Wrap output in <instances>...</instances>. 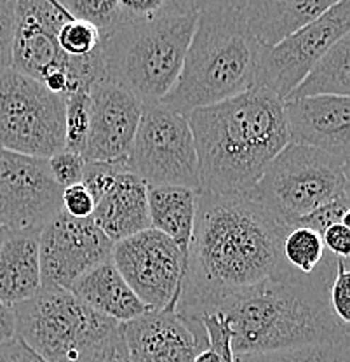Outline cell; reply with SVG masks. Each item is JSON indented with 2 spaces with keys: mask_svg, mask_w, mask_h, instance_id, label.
Here are the masks:
<instances>
[{
  "mask_svg": "<svg viewBox=\"0 0 350 362\" xmlns=\"http://www.w3.org/2000/svg\"><path fill=\"white\" fill-rule=\"evenodd\" d=\"M340 0H247L243 9L247 28L265 45L281 42Z\"/></svg>",
  "mask_w": 350,
  "mask_h": 362,
  "instance_id": "cell-20",
  "label": "cell"
},
{
  "mask_svg": "<svg viewBox=\"0 0 350 362\" xmlns=\"http://www.w3.org/2000/svg\"><path fill=\"white\" fill-rule=\"evenodd\" d=\"M0 148L42 158L65 150V98L13 68L0 71Z\"/></svg>",
  "mask_w": 350,
  "mask_h": 362,
  "instance_id": "cell-8",
  "label": "cell"
},
{
  "mask_svg": "<svg viewBox=\"0 0 350 362\" xmlns=\"http://www.w3.org/2000/svg\"><path fill=\"white\" fill-rule=\"evenodd\" d=\"M334 272L337 256L326 251L314 274L286 265L214 307L231 324L233 354L276 352L347 338L349 324L334 315L329 303Z\"/></svg>",
  "mask_w": 350,
  "mask_h": 362,
  "instance_id": "cell-2",
  "label": "cell"
},
{
  "mask_svg": "<svg viewBox=\"0 0 350 362\" xmlns=\"http://www.w3.org/2000/svg\"><path fill=\"white\" fill-rule=\"evenodd\" d=\"M59 47L70 58H84L93 54L101 44V32L89 21L70 18L56 33Z\"/></svg>",
  "mask_w": 350,
  "mask_h": 362,
  "instance_id": "cell-29",
  "label": "cell"
},
{
  "mask_svg": "<svg viewBox=\"0 0 350 362\" xmlns=\"http://www.w3.org/2000/svg\"><path fill=\"white\" fill-rule=\"evenodd\" d=\"M62 195L47 158L0 148V225L7 232H42L63 209Z\"/></svg>",
  "mask_w": 350,
  "mask_h": 362,
  "instance_id": "cell-13",
  "label": "cell"
},
{
  "mask_svg": "<svg viewBox=\"0 0 350 362\" xmlns=\"http://www.w3.org/2000/svg\"><path fill=\"white\" fill-rule=\"evenodd\" d=\"M91 218L114 244L150 228L146 183L129 171L127 162L114 183L94 201Z\"/></svg>",
  "mask_w": 350,
  "mask_h": 362,
  "instance_id": "cell-18",
  "label": "cell"
},
{
  "mask_svg": "<svg viewBox=\"0 0 350 362\" xmlns=\"http://www.w3.org/2000/svg\"><path fill=\"white\" fill-rule=\"evenodd\" d=\"M89 89H77L65 96V150L82 153L89 131Z\"/></svg>",
  "mask_w": 350,
  "mask_h": 362,
  "instance_id": "cell-27",
  "label": "cell"
},
{
  "mask_svg": "<svg viewBox=\"0 0 350 362\" xmlns=\"http://www.w3.org/2000/svg\"><path fill=\"white\" fill-rule=\"evenodd\" d=\"M310 96H350V35L327 49L288 100Z\"/></svg>",
  "mask_w": 350,
  "mask_h": 362,
  "instance_id": "cell-23",
  "label": "cell"
},
{
  "mask_svg": "<svg viewBox=\"0 0 350 362\" xmlns=\"http://www.w3.org/2000/svg\"><path fill=\"white\" fill-rule=\"evenodd\" d=\"M233 362H350V338L276 352L237 354Z\"/></svg>",
  "mask_w": 350,
  "mask_h": 362,
  "instance_id": "cell-24",
  "label": "cell"
},
{
  "mask_svg": "<svg viewBox=\"0 0 350 362\" xmlns=\"http://www.w3.org/2000/svg\"><path fill=\"white\" fill-rule=\"evenodd\" d=\"M282 256L291 269L305 275L314 274L326 256L322 237L307 226H293L282 243Z\"/></svg>",
  "mask_w": 350,
  "mask_h": 362,
  "instance_id": "cell-25",
  "label": "cell"
},
{
  "mask_svg": "<svg viewBox=\"0 0 350 362\" xmlns=\"http://www.w3.org/2000/svg\"><path fill=\"white\" fill-rule=\"evenodd\" d=\"M62 362H131L122 324L86 341Z\"/></svg>",
  "mask_w": 350,
  "mask_h": 362,
  "instance_id": "cell-26",
  "label": "cell"
},
{
  "mask_svg": "<svg viewBox=\"0 0 350 362\" xmlns=\"http://www.w3.org/2000/svg\"><path fill=\"white\" fill-rule=\"evenodd\" d=\"M199 192L171 185H146L150 228L159 230L180 247L185 265L194 233Z\"/></svg>",
  "mask_w": 350,
  "mask_h": 362,
  "instance_id": "cell-22",
  "label": "cell"
},
{
  "mask_svg": "<svg viewBox=\"0 0 350 362\" xmlns=\"http://www.w3.org/2000/svg\"><path fill=\"white\" fill-rule=\"evenodd\" d=\"M69 291L86 307L120 324L148 312L115 269L112 259L82 274L77 281L71 282Z\"/></svg>",
  "mask_w": 350,
  "mask_h": 362,
  "instance_id": "cell-19",
  "label": "cell"
},
{
  "mask_svg": "<svg viewBox=\"0 0 350 362\" xmlns=\"http://www.w3.org/2000/svg\"><path fill=\"white\" fill-rule=\"evenodd\" d=\"M16 337V320L13 307L0 301V345Z\"/></svg>",
  "mask_w": 350,
  "mask_h": 362,
  "instance_id": "cell-39",
  "label": "cell"
},
{
  "mask_svg": "<svg viewBox=\"0 0 350 362\" xmlns=\"http://www.w3.org/2000/svg\"><path fill=\"white\" fill-rule=\"evenodd\" d=\"M16 337L47 362H62L89 339L119 326L86 307L69 289L42 284L28 300L14 305Z\"/></svg>",
  "mask_w": 350,
  "mask_h": 362,
  "instance_id": "cell-7",
  "label": "cell"
},
{
  "mask_svg": "<svg viewBox=\"0 0 350 362\" xmlns=\"http://www.w3.org/2000/svg\"><path fill=\"white\" fill-rule=\"evenodd\" d=\"M194 362H221V359L213 352V350L206 349V350H201V352L195 356Z\"/></svg>",
  "mask_w": 350,
  "mask_h": 362,
  "instance_id": "cell-40",
  "label": "cell"
},
{
  "mask_svg": "<svg viewBox=\"0 0 350 362\" xmlns=\"http://www.w3.org/2000/svg\"><path fill=\"white\" fill-rule=\"evenodd\" d=\"M91 115L82 157L88 162H117L129 156L140 124L143 101L110 81L89 89Z\"/></svg>",
  "mask_w": 350,
  "mask_h": 362,
  "instance_id": "cell-15",
  "label": "cell"
},
{
  "mask_svg": "<svg viewBox=\"0 0 350 362\" xmlns=\"http://www.w3.org/2000/svg\"><path fill=\"white\" fill-rule=\"evenodd\" d=\"M70 18L56 0H18L11 68L39 82L52 71H66L77 89L103 81L100 47L84 58H70L59 47L56 33Z\"/></svg>",
  "mask_w": 350,
  "mask_h": 362,
  "instance_id": "cell-10",
  "label": "cell"
},
{
  "mask_svg": "<svg viewBox=\"0 0 350 362\" xmlns=\"http://www.w3.org/2000/svg\"><path fill=\"white\" fill-rule=\"evenodd\" d=\"M114 243L93 218H71L59 211L39 235L42 284L69 289L82 274L112 259Z\"/></svg>",
  "mask_w": 350,
  "mask_h": 362,
  "instance_id": "cell-14",
  "label": "cell"
},
{
  "mask_svg": "<svg viewBox=\"0 0 350 362\" xmlns=\"http://www.w3.org/2000/svg\"><path fill=\"white\" fill-rule=\"evenodd\" d=\"M47 164L52 173V178L56 180V183H58L63 190L71 187V185L82 183V180H84L86 158L82 157V153L70 152V150H62V152L49 157Z\"/></svg>",
  "mask_w": 350,
  "mask_h": 362,
  "instance_id": "cell-32",
  "label": "cell"
},
{
  "mask_svg": "<svg viewBox=\"0 0 350 362\" xmlns=\"http://www.w3.org/2000/svg\"><path fill=\"white\" fill-rule=\"evenodd\" d=\"M349 195H342V197L334 199V201L322 204L321 207H317V209L312 211L310 214L302 218L295 226H307V228L314 230L315 233H319V235L322 237V233H325L329 226L337 223L349 225Z\"/></svg>",
  "mask_w": 350,
  "mask_h": 362,
  "instance_id": "cell-31",
  "label": "cell"
},
{
  "mask_svg": "<svg viewBox=\"0 0 350 362\" xmlns=\"http://www.w3.org/2000/svg\"><path fill=\"white\" fill-rule=\"evenodd\" d=\"M127 168L146 185H171L201 190L194 134L182 113L165 105L143 103Z\"/></svg>",
  "mask_w": 350,
  "mask_h": 362,
  "instance_id": "cell-9",
  "label": "cell"
},
{
  "mask_svg": "<svg viewBox=\"0 0 350 362\" xmlns=\"http://www.w3.org/2000/svg\"><path fill=\"white\" fill-rule=\"evenodd\" d=\"M6 235H7V230L4 228L2 225H0V244L4 243V239H6Z\"/></svg>",
  "mask_w": 350,
  "mask_h": 362,
  "instance_id": "cell-41",
  "label": "cell"
},
{
  "mask_svg": "<svg viewBox=\"0 0 350 362\" xmlns=\"http://www.w3.org/2000/svg\"><path fill=\"white\" fill-rule=\"evenodd\" d=\"M62 207L71 218H89L94 211V199L82 183L71 185L63 190Z\"/></svg>",
  "mask_w": 350,
  "mask_h": 362,
  "instance_id": "cell-35",
  "label": "cell"
},
{
  "mask_svg": "<svg viewBox=\"0 0 350 362\" xmlns=\"http://www.w3.org/2000/svg\"><path fill=\"white\" fill-rule=\"evenodd\" d=\"M112 262L148 310H175L185 258L168 235L146 228L126 237L114 244Z\"/></svg>",
  "mask_w": 350,
  "mask_h": 362,
  "instance_id": "cell-12",
  "label": "cell"
},
{
  "mask_svg": "<svg viewBox=\"0 0 350 362\" xmlns=\"http://www.w3.org/2000/svg\"><path fill=\"white\" fill-rule=\"evenodd\" d=\"M259 45L243 11L199 13L178 81L161 103L188 115L253 89Z\"/></svg>",
  "mask_w": 350,
  "mask_h": 362,
  "instance_id": "cell-4",
  "label": "cell"
},
{
  "mask_svg": "<svg viewBox=\"0 0 350 362\" xmlns=\"http://www.w3.org/2000/svg\"><path fill=\"white\" fill-rule=\"evenodd\" d=\"M250 195L293 228L322 204L349 195V164L322 150L288 143Z\"/></svg>",
  "mask_w": 350,
  "mask_h": 362,
  "instance_id": "cell-6",
  "label": "cell"
},
{
  "mask_svg": "<svg viewBox=\"0 0 350 362\" xmlns=\"http://www.w3.org/2000/svg\"><path fill=\"white\" fill-rule=\"evenodd\" d=\"M247 0H185L187 7L197 13H227L243 11Z\"/></svg>",
  "mask_w": 350,
  "mask_h": 362,
  "instance_id": "cell-38",
  "label": "cell"
},
{
  "mask_svg": "<svg viewBox=\"0 0 350 362\" xmlns=\"http://www.w3.org/2000/svg\"><path fill=\"white\" fill-rule=\"evenodd\" d=\"M18 0H0V71L13 65Z\"/></svg>",
  "mask_w": 350,
  "mask_h": 362,
  "instance_id": "cell-34",
  "label": "cell"
},
{
  "mask_svg": "<svg viewBox=\"0 0 350 362\" xmlns=\"http://www.w3.org/2000/svg\"><path fill=\"white\" fill-rule=\"evenodd\" d=\"M40 232H7L0 244V301L9 307L28 300L42 286Z\"/></svg>",
  "mask_w": 350,
  "mask_h": 362,
  "instance_id": "cell-21",
  "label": "cell"
},
{
  "mask_svg": "<svg viewBox=\"0 0 350 362\" xmlns=\"http://www.w3.org/2000/svg\"><path fill=\"white\" fill-rule=\"evenodd\" d=\"M322 243L327 252L337 258L350 256V226L347 223H337L322 233Z\"/></svg>",
  "mask_w": 350,
  "mask_h": 362,
  "instance_id": "cell-36",
  "label": "cell"
},
{
  "mask_svg": "<svg viewBox=\"0 0 350 362\" xmlns=\"http://www.w3.org/2000/svg\"><path fill=\"white\" fill-rule=\"evenodd\" d=\"M349 258H337V272L329 286V303L334 315L344 324L350 322V272Z\"/></svg>",
  "mask_w": 350,
  "mask_h": 362,
  "instance_id": "cell-33",
  "label": "cell"
},
{
  "mask_svg": "<svg viewBox=\"0 0 350 362\" xmlns=\"http://www.w3.org/2000/svg\"><path fill=\"white\" fill-rule=\"evenodd\" d=\"M0 362H47L42 356L30 349L20 337L11 338L0 345Z\"/></svg>",
  "mask_w": 350,
  "mask_h": 362,
  "instance_id": "cell-37",
  "label": "cell"
},
{
  "mask_svg": "<svg viewBox=\"0 0 350 362\" xmlns=\"http://www.w3.org/2000/svg\"><path fill=\"white\" fill-rule=\"evenodd\" d=\"M197 20V11L188 9L153 20L120 21L101 35L103 81L122 86L143 103L163 101L178 81Z\"/></svg>",
  "mask_w": 350,
  "mask_h": 362,
  "instance_id": "cell-5",
  "label": "cell"
},
{
  "mask_svg": "<svg viewBox=\"0 0 350 362\" xmlns=\"http://www.w3.org/2000/svg\"><path fill=\"white\" fill-rule=\"evenodd\" d=\"M289 226L250 194L199 192L194 233L175 310L195 337L199 317L255 288L288 263L282 243Z\"/></svg>",
  "mask_w": 350,
  "mask_h": 362,
  "instance_id": "cell-1",
  "label": "cell"
},
{
  "mask_svg": "<svg viewBox=\"0 0 350 362\" xmlns=\"http://www.w3.org/2000/svg\"><path fill=\"white\" fill-rule=\"evenodd\" d=\"M185 117L197 150L201 190L211 194H250L289 143L284 101L258 88Z\"/></svg>",
  "mask_w": 350,
  "mask_h": 362,
  "instance_id": "cell-3",
  "label": "cell"
},
{
  "mask_svg": "<svg viewBox=\"0 0 350 362\" xmlns=\"http://www.w3.org/2000/svg\"><path fill=\"white\" fill-rule=\"evenodd\" d=\"M75 20L89 21L101 35L114 30L120 23L119 0H56Z\"/></svg>",
  "mask_w": 350,
  "mask_h": 362,
  "instance_id": "cell-28",
  "label": "cell"
},
{
  "mask_svg": "<svg viewBox=\"0 0 350 362\" xmlns=\"http://www.w3.org/2000/svg\"><path fill=\"white\" fill-rule=\"evenodd\" d=\"M289 143L322 150L349 164L350 96H310L284 101Z\"/></svg>",
  "mask_w": 350,
  "mask_h": 362,
  "instance_id": "cell-16",
  "label": "cell"
},
{
  "mask_svg": "<svg viewBox=\"0 0 350 362\" xmlns=\"http://www.w3.org/2000/svg\"><path fill=\"white\" fill-rule=\"evenodd\" d=\"M122 333L131 362H194L201 352L195 334L173 308L127 320Z\"/></svg>",
  "mask_w": 350,
  "mask_h": 362,
  "instance_id": "cell-17",
  "label": "cell"
},
{
  "mask_svg": "<svg viewBox=\"0 0 350 362\" xmlns=\"http://www.w3.org/2000/svg\"><path fill=\"white\" fill-rule=\"evenodd\" d=\"M120 21H143L188 11L185 0H119ZM194 11V9H192Z\"/></svg>",
  "mask_w": 350,
  "mask_h": 362,
  "instance_id": "cell-30",
  "label": "cell"
},
{
  "mask_svg": "<svg viewBox=\"0 0 350 362\" xmlns=\"http://www.w3.org/2000/svg\"><path fill=\"white\" fill-rule=\"evenodd\" d=\"M350 32L349 0H340L322 16L274 45H259L255 88L286 101L312 66Z\"/></svg>",
  "mask_w": 350,
  "mask_h": 362,
  "instance_id": "cell-11",
  "label": "cell"
}]
</instances>
